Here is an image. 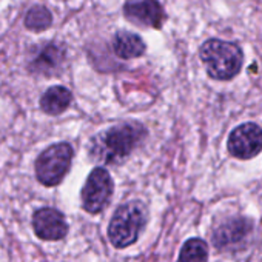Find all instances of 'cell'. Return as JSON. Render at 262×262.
Listing matches in <instances>:
<instances>
[{"label": "cell", "instance_id": "9", "mask_svg": "<svg viewBox=\"0 0 262 262\" xmlns=\"http://www.w3.org/2000/svg\"><path fill=\"white\" fill-rule=\"evenodd\" d=\"M33 230L40 241L56 242L68 234V222L62 211L51 207H43L33 214Z\"/></svg>", "mask_w": 262, "mask_h": 262}, {"label": "cell", "instance_id": "3", "mask_svg": "<svg viewBox=\"0 0 262 262\" xmlns=\"http://www.w3.org/2000/svg\"><path fill=\"white\" fill-rule=\"evenodd\" d=\"M148 222V210L141 201L119 205L108 224V239L116 248H126L138 242Z\"/></svg>", "mask_w": 262, "mask_h": 262}, {"label": "cell", "instance_id": "4", "mask_svg": "<svg viewBox=\"0 0 262 262\" xmlns=\"http://www.w3.org/2000/svg\"><path fill=\"white\" fill-rule=\"evenodd\" d=\"M74 150L68 142H57L43 150L34 164L36 179L45 187L59 185L68 174Z\"/></svg>", "mask_w": 262, "mask_h": 262}, {"label": "cell", "instance_id": "13", "mask_svg": "<svg viewBox=\"0 0 262 262\" xmlns=\"http://www.w3.org/2000/svg\"><path fill=\"white\" fill-rule=\"evenodd\" d=\"M208 244L201 237H191L184 242L176 262H207Z\"/></svg>", "mask_w": 262, "mask_h": 262}, {"label": "cell", "instance_id": "7", "mask_svg": "<svg viewBox=\"0 0 262 262\" xmlns=\"http://www.w3.org/2000/svg\"><path fill=\"white\" fill-rule=\"evenodd\" d=\"M253 231V221L244 216H231L222 221L211 234L213 245L221 251H236Z\"/></svg>", "mask_w": 262, "mask_h": 262}, {"label": "cell", "instance_id": "5", "mask_svg": "<svg viewBox=\"0 0 262 262\" xmlns=\"http://www.w3.org/2000/svg\"><path fill=\"white\" fill-rule=\"evenodd\" d=\"M114 193V182L111 174L103 167L91 170L80 190L82 208L90 214L102 213L108 205Z\"/></svg>", "mask_w": 262, "mask_h": 262}, {"label": "cell", "instance_id": "15", "mask_svg": "<svg viewBox=\"0 0 262 262\" xmlns=\"http://www.w3.org/2000/svg\"><path fill=\"white\" fill-rule=\"evenodd\" d=\"M260 262H262V259H260Z\"/></svg>", "mask_w": 262, "mask_h": 262}, {"label": "cell", "instance_id": "14", "mask_svg": "<svg viewBox=\"0 0 262 262\" xmlns=\"http://www.w3.org/2000/svg\"><path fill=\"white\" fill-rule=\"evenodd\" d=\"M24 24H25L27 30H30V31H34V33L45 31L53 25V14L43 5H34L33 8H30L27 11Z\"/></svg>", "mask_w": 262, "mask_h": 262}, {"label": "cell", "instance_id": "8", "mask_svg": "<svg viewBox=\"0 0 262 262\" xmlns=\"http://www.w3.org/2000/svg\"><path fill=\"white\" fill-rule=\"evenodd\" d=\"M123 16L129 24L153 30H161L167 22V13L159 0H126Z\"/></svg>", "mask_w": 262, "mask_h": 262}, {"label": "cell", "instance_id": "11", "mask_svg": "<svg viewBox=\"0 0 262 262\" xmlns=\"http://www.w3.org/2000/svg\"><path fill=\"white\" fill-rule=\"evenodd\" d=\"M113 51L119 59L123 60H129V59H138L141 56H144L147 45L142 40L141 36L131 33V31H117L113 37L111 42Z\"/></svg>", "mask_w": 262, "mask_h": 262}, {"label": "cell", "instance_id": "6", "mask_svg": "<svg viewBox=\"0 0 262 262\" xmlns=\"http://www.w3.org/2000/svg\"><path fill=\"white\" fill-rule=\"evenodd\" d=\"M227 151L239 161L259 156L262 153V126L254 122H244L233 128L227 139Z\"/></svg>", "mask_w": 262, "mask_h": 262}, {"label": "cell", "instance_id": "2", "mask_svg": "<svg viewBox=\"0 0 262 262\" xmlns=\"http://www.w3.org/2000/svg\"><path fill=\"white\" fill-rule=\"evenodd\" d=\"M199 57L208 77L217 82H228L239 76L244 65L242 48L228 40L208 39L199 48Z\"/></svg>", "mask_w": 262, "mask_h": 262}, {"label": "cell", "instance_id": "12", "mask_svg": "<svg viewBox=\"0 0 262 262\" xmlns=\"http://www.w3.org/2000/svg\"><path fill=\"white\" fill-rule=\"evenodd\" d=\"M73 102L71 91L63 85H54L48 88L40 97V108L50 116H59L70 108Z\"/></svg>", "mask_w": 262, "mask_h": 262}, {"label": "cell", "instance_id": "1", "mask_svg": "<svg viewBox=\"0 0 262 262\" xmlns=\"http://www.w3.org/2000/svg\"><path fill=\"white\" fill-rule=\"evenodd\" d=\"M148 136V129L139 122H123L94 135L88 142V156L100 165L123 164Z\"/></svg>", "mask_w": 262, "mask_h": 262}, {"label": "cell", "instance_id": "10", "mask_svg": "<svg viewBox=\"0 0 262 262\" xmlns=\"http://www.w3.org/2000/svg\"><path fill=\"white\" fill-rule=\"evenodd\" d=\"M65 47L56 42L45 43L37 50L34 57L28 63V70L34 74H42V76H51L57 73L65 62Z\"/></svg>", "mask_w": 262, "mask_h": 262}]
</instances>
